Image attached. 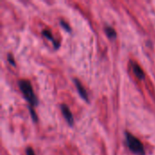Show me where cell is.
<instances>
[{
  "label": "cell",
  "mask_w": 155,
  "mask_h": 155,
  "mask_svg": "<svg viewBox=\"0 0 155 155\" xmlns=\"http://www.w3.org/2000/svg\"><path fill=\"white\" fill-rule=\"evenodd\" d=\"M18 86L20 88V91L23 94L24 98L27 101V103L30 104L31 108H34V106L37 105V98L35 95L33 87L31 83L28 80L25 79H21L18 81Z\"/></svg>",
  "instance_id": "obj_1"
},
{
  "label": "cell",
  "mask_w": 155,
  "mask_h": 155,
  "mask_svg": "<svg viewBox=\"0 0 155 155\" xmlns=\"http://www.w3.org/2000/svg\"><path fill=\"white\" fill-rule=\"evenodd\" d=\"M126 144L129 150L135 155H145V150L142 142L132 134L125 132Z\"/></svg>",
  "instance_id": "obj_2"
},
{
  "label": "cell",
  "mask_w": 155,
  "mask_h": 155,
  "mask_svg": "<svg viewBox=\"0 0 155 155\" xmlns=\"http://www.w3.org/2000/svg\"><path fill=\"white\" fill-rule=\"evenodd\" d=\"M60 108H61V111H62V114L64 117V119L66 120V122L68 123V124L70 126H73L74 125V116H73V114L71 113L70 109L68 108V106L64 104H62L60 105Z\"/></svg>",
  "instance_id": "obj_3"
},
{
  "label": "cell",
  "mask_w": 155,
  "mask_h": 155,
  "mask_svg": "<svg viewBox=\"0 0 155 155\" xmlns=\"http://www.w3.org/2000/svg\"><path fill=\"white\" fill-rule=\"evenodd\" d=\"M74 83L75 87H76V89H77L78 93H79V95L82 97V99H84L85 102H88V101H89L88 94H87L86 90H85V89H84V87L83 86L82 83H81L78 79H76V78H75V79H74Z\"/></svg>",
  "instance_id": "obj_4"
},
{
  "label": "cell",
  "mask_w": 155,
  "mask_h": 155,
  "mask_svg": "<svg viewBox=\"0 0 155 155\" xmlns=\"http://www.w3.org/2000/svg\"><path fill=\"white\" fill-rule=\"evenodd\" d=\"M133 71L134 73V74L138 77V79L140 80H143L145 77V74L143 72V70L141 68V66L137 64H133Z\"/></svg>",
  "instance_id": "obj_5"
},
{
  "label": "cell",
  "mask_w": 155,
  "mask_h": 155,
  "mask_svg": "<svg viewBox=\"0 0 155 155\" xmlns=\"http://www.w3.org/2000/svg\"><path fill=\"white\" fill-rule=\"evenodd\" d=\"M42 35H43L45 37H46L48 40L52 41V43H53V45H54V46L55 49H57V48L59 47V45L57 44L56 40L53 37V35H52V34H51V32H50L49 30H44V31L42 32Z\"/></svg>",
  "instance_id": "obj_6"
},
{
  "label": "cell",
  "mask_w": 155,
  "mask_h": 155,
  "mask_svg": "<svg viewBox=\"0 0 155 155\" xmlns=\"http://www.w3.org/2000/svg\"><path fill=\"white\" fill-rule=\"evenodd\" d=\"M104 32H105V34H106V35H107V37L109 39H115L116 38L117 33H116V31L113 27L105 26L104 27Z\"/></svg>",
  "instance_id": "obj_7"
},
{
  "label": "cell",
  "mask_w": 155,
  "mask_h": 155,
  "mask_svg": "<svg viewBox=\"0 0 155 155\" xmlns=\"http://www.w3.org/2000/svg\"><path fill=\"white\" fill-rule=\"evenodd\" d=\"M60 25L64 28V30H66L67 32H71V27H70V25H69L66 22L61 20V21H60Z\"/></svg>",
  "instance_id": "obj_8"
},
{
  "label": "cell",
  "mask_w": 155,
  "mask_h": 155,
  "mask_svg": "<svg viewBox=\"0 0 155 155\" xmlns=\"http://www.w3.org/2000/svg\"><path fill=\"white\" fill-rule=\"evenodd\" d=\"M7 57H8V58H7L8 62H9V63H10L12 65H14V66H15V61L13 59V56H12V54H7Z\"/></svg>",
  "instance_id": "obj_9"
},
{
  "label": "cell",
  "mask_w": 155,
  "mask_h": 155,
  "mask_svg": "<svg viewBox=\"0 0 155 155\" xmlns=\"http://www.w3.org/2000/svg\"><path fill=\"white\" fill-rule=\"evenodd\" d=\"M25 153H26V155H35L32 147H27L25 150Z\"/></svg>",
  "instance_id": "obj_10"
}]
</instances>
